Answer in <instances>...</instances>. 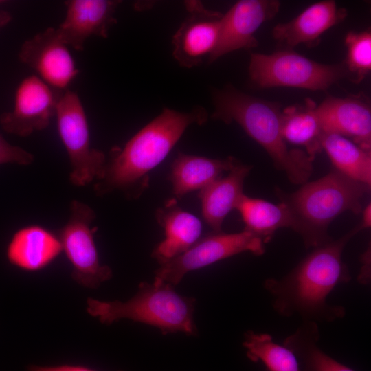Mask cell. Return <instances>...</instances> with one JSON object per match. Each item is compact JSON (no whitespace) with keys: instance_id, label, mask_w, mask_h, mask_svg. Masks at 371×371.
Returning a JSON list of instances; mask_svg holds the SVG:
<instances>
[{"instance_id":"6da1fadb","label":"cell","mask_w":371,"mask_h":371,"mask_svg":"<svg viewBox=\"0 0 371 371\" xmlns=\"http://www.w3.org/2000/svg\"><path fill=\"white\" fill-rule=\"evenodd\" d=\"M361 229L359 224L339 239L315 248L283 278L265 280L263 286L271 297L275 311L283 317L297 315L304 322L316 323L342 318L345 308L328 304L327 297L337 285L350 280L342 254Z\"/></svg>"},{"instance_id":"7a4b0ae2","label":"cell","mask_w":371,"mask_h":371,"mask_svg":"<svg viewBox=\"0 0 371 371\" xmlns=\"http://www.w3.org/2000/svg\"><path fill=\"white\" fill-rule=\"evenodd\" d=\"M207 119L203 108L190 112L164 108L122 148L112 149L102 176L94 185L95 194L120 191L128 199L139 198L148 186L150 172L166 157L188 127L203 124Z\"/></svg>"},{"instance_id":"3957f363","label":"cell","mask_w":371,"mask_h":371,"mask_svg":"<svg viewBox=\"0 0 371 371\" xmlns=\"http://www.w3.org/2000/svg\"><path fill=\"white\" fill-rule=\"evenodd\" d=\"M212 117L225 124L236 122L269 154L275 167L294 184L307 182L313 172L312 159L300 149L289 150L281 131L279 106L247 93L232 85L213 93Z\"/></svg>"},{"instance_id":"277c9868","label":"cell","mask_w":371,"mask_h":371,"mask_svg":"<svg viewBox=\"0 0 371 371\" xmlns=\"http://www.w3.org/2000/svg\"><path fill=\"white\" fill-rule=\"evenodd\" d=\"M370 188L334 169L296 192L276 190V194L289 211L291 229L302 236L306 248H316L332 240L327 229L339 214L362 211V201Z\"/></svg>"},{"instance_id":"5b68a950","label":"cell","mask_w":371,"mask_h":371,"mask_svg":"<svg viewBox=\"0 0 371 371\" xmlns=\"http://www.w3.org/2000/svg\"><path fill=\"white\" fill-rule=\"evenodd\" d=\"M195 300L179 295L169 284L142 282L136 295L126 302L89 298L87 311L105 324L128 319L158 328L163 333L196 334L193 313Z\"/></svg>"},{"instance_id":"8992f818","label":"cell","mask_w":371,"mask_h":371,"mask_svg":"<svg viewBox=\"0 0 371 371\" xmlns=\"http://www.w3.org/2000/svg\"><path fill=\"white\" fill-rule=\"evenodd\" d=\"M249 74L261 88L289 87L325 91L332 85L348 78L344 63L322 64L286 49L271 54L252 53Z\"/></svg>"},{"instance_id":"52a82bcc","label":"cell","mask_w":371,"mask_h":371,"mask_svg":"<svg viewBox=\"0 0 371 371\" xmlns=\"http://www.w3.org/2000/svg\"><path fill=\"white\" fill-rule=\"evenodd\" d=\"M57 128L71 165L69 181L85 186L103 174L104 153L91 146L89 129L82 103L76 93L63 92L56 108Z\"/></svg>"},{"instance_id":"ba28073f","label":"cell","mask_w":371,"mask_h":371,"mask_svg":"<svg viewBox=\"0 0 371 371\" xmlns=\"http://www.w3.org/2000/svg\"><path fill=\"white\" fill-rule=\"evenodd\" d=\"M93 210L86 203L72 200L69 216L57 234L67 258L72 266L71 277L81 286L98 288L112 277L111 269L99 260L91 224Z\"/></svg>"},{"instance_id":"9c48e42d","label":"cell","mask_w":371,"mask_h":371,"mask_svg":"<svg viewBox=\"0 0 371 371\" xmlns=\"http://www.w3.org/2000/svg\"><path fill=\"white\" fill-rule=\"evenodd\" d=\"M265 243L252 233H214L200 238L183 254L162 264L155 271L153 283L177 285L188 272L236 254L249 251L260 256L265 253Z\"/></svg>"},{"instance_id":"30bf717a","label":"cell","mask_w":371,"mask_h":371,"mask_svg":"<svg viewBox=\"0 0 371 371\" xmlns=\"http://www.w3.org/2000/svg\"><path fill=\"white\" fill-rule=\"evenodd\" d=\"M63 92L36 75L26 76L16 89L12 110L1 114V126L5 132L19 137L44 130L56 115Z\"/></svg>"},{"instance_id":"8fae6325","label":"cell","mask_w":371,"mask_h":371,"mask_svg":"<svg viewBox=\"0 0 371 371\" xmlns=\"http://www.w3.org/2000/svg\"><path fill=\"white\" fill-rule=\"evenodd\" d=\"M19 58L45 83L60 91L67 90L80 72L68 46L54 27H48L25 41Z\"/></svg>"},{"instance_id":"7c38bea8","label":"cell","mask_w":371,"mask_h":371,"mask_svg":"<svg viewBox=\"0 0 371 371\" xmlns=\"http://www.w3.org/2000/svg\"><path fill=\"white\" fill-rule=\"evenodd\" d=\"M280 6V3L276 0L237 1L221 17L218 40L209 63L240 49L256 47V32L263 23L275 16Z\"/></svg>"},{"instance_id":"4fadbf2b","label":"cell","mask_w":371,"mask_h":371,"mask_svg":"<svg viewBox=\"0 0 371 371\" xmlns=\"http://www.w3.org/2000/svg\"><path fill=\"white\" fill-rule=\"evenodd\" d=\"M187 15L174 34V58L182 67L201 64L212 53L218 40L223 14L207 9L199 1H186Z\"/></svg>"},{"instance_id":"5bb4252c","label":"cell","mask_w":371,"mask_h":371,"mask_svg":"<svg viewBox=\"0 0 371 371\" xmlns=\"http://www.w3.org/2000/svg\"><path fill=\"white\" fill-rule=\"evenodd\" d=\"M120 3L112 0L66 1L65 17L56 31L65 45L82 51L90 36L108 37L117 23L115 13Z\"/></svg>"},{"instance_id":"9a60e30c","label":"cell","mask_w":371,"mask_h":371,"mask_svg":"<svg viewBox=\"0 0 371 371\" xmlns=\"http://www.w3.org/2000/svg\"><path fill=\"white\" fill-rule=\"evenodd\" d=\"M316 113L324 133L350 138L370 151L371 108L362 96H328L316 106Z\"/></svg>"},{"instance_id":"2e32d148","label":"cell","mask_w":371,"mask_h":371,"mask_svg":"<svg viewBox=\"0 0 371 371\" xmlns=\"http://www.w3.org/2000/svg\"><path fill=\"white\" fill-rule=\"evenodd\" d=\"M347 10L334 1H322L306 8L289 22L277 24L273 29L274 39L291 49L300 44L317 45L320 36L333 26L343 21Z\"/></svg>"},{"instance_id":"e0dca14e","label":"cell","mask_w":371,"mask_h":371,"mask_svg":"<svg viewBox=\"0 0 371 371\" xmlns=\"http://www.w3.org/2000/svg\"><path fill=\"white\" fill-rule=\"evenodd\" d=\"M155 218L165 234L152 253L160 265L183 254L201 238V221L181 209L175 198L166 201L156 210Z\"/></svg>"},{"instance_id":"ac0fdd59","label":"cell","mask_w":371,"mask_h":371,"mask_svg":"<svg viewBox=\"0 0 371 371\" xmlns=\"http://www.w3.org/2000/svg\"><path fill=\"white\" fill-rule=\"evenodd\" d=\"M62 251L57 235L42 226L32 225L14 232L5 254L11 265L34 271L47 266Z\"/></svg>"},{"instance_id":"d6986e66","label":"cell","mask_w":371,"mask_h":371,"mask_svg":"<svg viewBox=\"0 0 371 371\" xmlns=\"http://www.w3.org/2000/svg\"><path fill=\"white\" fill-rule=\"evenodd\" d=\"M252 166L238 162L227 175L221 177L199 190L198 197L201 203L204 221L213 232H221V226L227 215L237 205L244 194L245 178Z\"/></svg>"},{"instance_id":"ffe728a7","label":"cell","mask_w":371,"mask_h":371,"mask_svg":"<svg viewBox=\"0 0 371 371\" xmlns=\"http://www.w3.org/2000/svg\"><path fill=\"white\" fill-rule=\"evenodd\" d=\"M238 161L233 157L211 159L179 153L171 166L169 180L172 192L177 199L186 194L201 190L225 172H229Z\"/></svg>"},{"instance_id":"44dd1931","label":"cell","mask_w":371,"mask_h":371,"mask_svg":"<svg viewBox=\"0 0 371 371\" xmlns=\"http://www.w3.org/2000/svg\"><path fill=\"white\" fill-rule=\"evenodd\" d=\"M317 104L306 98L303 104H296L281 111V131L285 140L304 146L314 159L322 150L323 131L316 113Z\"/></svg>"},{"instance_id":"7402d4cb","label":"cell","mask_w":371,"mask_h":371,"mask_svg":"<svg viewBox=\"0 0 371 371\" xmlns=\"http://www.w3.org/2000/svg\"><path fill=\"white\" fill-rule=\"evenodd\" d=\"M321 144L335 170L355 181L370 186V151L361 148L346 137L333 133H324Z\"/></svg>"},{"instance_id":"603a6c76","label":"cell","mask_w":371,"mask_h":371,"mask_svg":"<svg viewBox=\"0 0 371 371\" xmlns=\"http://www.w3.org/2000/svg\"><path fill=\"white\" fill-rule=\"evenodd\" d=\"M245 223V230L269 242L276 230L292 226L291 214L286 205L273 204L260 199L243 194L237 205Z\"/></svg>"},{"instance_id":"cb8c5ba5","label":"cell","mask_w":371,"mask_h":371,"mask_svg":"<svg viewBox=\"0 0 371 371\" xmlns=\"http://www.w3.org/2000/svg\"><path fill=\"white\" fill-rule=\"evenodd\" d=\"M320 334L317 323H304L283 341L296 356L301 371H355L335 360L317 345Z\"/></svg>"},{"instance_id":"d4e9b609","label":"cell","mask_w":371,"mask_h":371,"mask_svg":"<svg viewBox=\"0 0 371 371\" xmlns=\"http://www.w3.org/2000/svg\"><path fill=\"white\" fill-rule=\"evenodd\" d=\"M243 345L247 357L254 362H262L268 371H301L295 354L275 342L269 334L249 330Z\"/></svg>"},{"instance_id":"484cf974","label":"cell","mask_w":371,"mask_h":371,"mask_svg":"<svg viewBox=\"0 0 371 371\" xmlns=\"http://www.w3.org/2000/svg\"><path fill=\"white\" fill-rule=\"evenodd\" d=\"M347 49L344 62L348 79L359 83L371 70V32L366 30L359 32H349L345 38Z\"/></svg>"},{"instance_id":"4316f807","label":"cell","mask_w":371,"mask_h":371,"mask_svg":"<svg viewBox=\"0 0 371 371\" xmlns=\"http://www.w3.org/2000/svg\"><path fill=\"white\" fill-rule=\"evenodd\" d=\"M34 156L23 148L8 143L0 133V164H16L26 166L31 164Z\"/></svg>"},{"instance_id":"83f0119b","label":"cell","mask_w":371,"mask_h":371,"mask_svg":"<svg viewBox=\"0 0 371 371\" xmlns=\"http://www.w3.org/2000/svg\"><path fill=\"white\" fill-rule=\"evenodd\" d=\"M362 267L358 276V281L362 284H368L370 281V247L361 256Z\"/></svg>"},{"instance_id":"f1b7e54d","label":"cell","mask_w":371,"mask_h":371,"mask_svg":"<svg viewBox=\"0 0 371 371\" xmlns=\"http://www.w3.org/2000/svg\"><path fill=\"white\" fill-rule=\"evenodd\" d=\"M28 371H95L85 367L63 365L53 367H44L38 366H30Z\"/></svg>"},{"instance_id":"f546056e","label":"cell","mask_w":371,"mask_h":371,"mask_svg":"<svg viewBox=\"0 0 371 371\" xmlns=\"http://www.w3.org/2000/svg\"><path fill=\"white\" fill-rule=\"evenodd\" d=\"M363 218L360 225L363 229L370 228L371 225V205L369 203L362 211Z\"/></svg>"},{"instance_id":"4dcf8cb0","label":"cell","mask_w":371,"mask_h":371,"mask_svg":"<svg viewBox=\"0 0 371 371\" xmlns=\"http://www.w3.org/2000/svg\"><path fill=\"white\" fill-rule=\"evenodd\" d=\"M2 1H0V3ZM12 20V16L8 11L0 10V30L6 26Z\"/></svg>"}]
</instances>
